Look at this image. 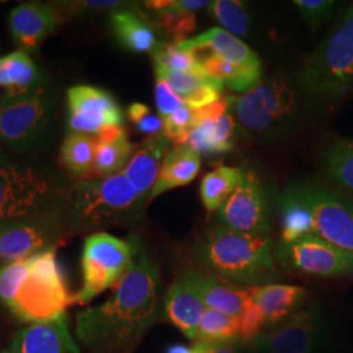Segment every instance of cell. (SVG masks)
Masks as SVG:
<instances>
[{"mask_svg":"<svg viewBox=\"0 0 353 353\" xmlns=\"http://www.w3.org/2000/svg\"><path fill=\"white\" fill-rule=\"evenodd\" d=\"M160 274L140 246L108 301L76 314L79 341L90 353H134L157 322Z\"/></svg>","mask_w":353,"mask_h":353,"instance_id":"cell-1","label":"cell"},{"mask_svg":"<svg viewBox=\"0 0 353 353\" xmlns=\"http://www.w3.org/2000/svg\"><path fill=\"white\" fill-rule=\"evenodd\" d=\"M58 248L0 265V303L19 322L55 319L75 303L58 265Z\"/></svg>","mask_w":353,"mask_h":353,"instance_id":"cell-2","label":"cell"},{"mask_svg":"<svg viewBox=\"0 0 353 353\" xmlns=\"http://www.w3.org/2000/svg\"><path fill=\"white\" fill-rule=\"evenodd\" d=\"M192 255L208 272L246 288L274 284L280 276L270 234H249L216 225L196 241Z\"/></svg>","mask_w":353,"mask_h":353,"instance_id":"cell-3","label":"cell"},{"mask_svg":"<svg viewBox=\"0 0 353 353\" xmlns=\"http://www.w3.org/2000/svg\"><path fill=\"white\" fill-rule=\"evenodd\" d=\"M148 203L122 172L72 183L67 199L70 237L100 233L108 228L138 227Z\"/></svg>","mask_w":353,"mask_h":353,"instance_id":"cell-4","label":"cell"},{"mask_svg":"<svg viewBox=\"0 0 353 353\" xmlns=\"http://www.w3.org/2000/svg\"><path fill=\"white\" fill-rule=\"evenodd\" d=\"M70 186L46 166L0 156V225L64 202Z\"/></svg>","mask_w":353,"mask_h":353,"instance_id":"cell-5","label":"cell"},{"mask_svg":"<svg viewBox=\"0 0 353 353\" xmlns=\"http://www.w3.org/2000/svg\"><path fill=\"white\" fill-rule=\"evenodd\" d=\"M300 84L307 93L325 100H338L352 92L353 4L306 59Z\"/></svg>","mask_w":353,"mask_h":353,"instance_id":"cell-6","label":"cell"},{"mask_svg":"<svg viewBox=\"0 0 353 353\" xmlns=\"http://www.w3.org/2000/svg\"><path fill=\"white\" fill-rule=\"evenodd\" d=\"M140 246L137 237L122 240L106 232L89 234L81 256L83 285L75 294V303L85 305L115 287L125 276Z\"/></svg>","mask_w":353,"mask_h":353,"instance_id":"cell-7","label":"cell"},{"mask_svg":"<svg viewBox=\"0 0 353 353\" xmlns=\"http://www.w3.org/2000/svg\"><path fill=\"white\" fill-rule=\"evenodd\" d=\"M67 199L26 219L0 225V265L61 246L70 237Z\"/></svg>","mask_w":353,"mask_h":353,"instance_id":"cell-8","label":"cell"},{"mask_svg":"<svg viewBox=\"0 0 353 353\" xmlns=\"http://www.w3.org/2000/svg\"><path fill=\"white\" fill-rule=\"evenodd\" d=\"M0 140L20 152L33 150L43 139L54 117L55 102L43 87L1 100Z\"/></svg>","mask_w":353,"mask_h":353,"instance_id":"cell-9","label":"cell"},{"mask_svg":"<svg viewBox=\"0 0 353 353\" xmlns=\"http://www.w3.org/2000/svg\"><path fill=\"white\" fill-rule=\"evenodd\" d=\"M228 102L233 105L242 126L263 134L290 118L296 106V92L284 77H270L239 97L228 99Z\"/></svg>","mask_w":353,"mask_h":353,"instance_id":"cell-10","label":"cell"},{"mask_svg":"<svg viewBox=\"0 0 353 353\" xmlns=\"http://www.w3.org/2000/svg\"><path fill=\"white\" fill-rule=\"evenodd\" d=\"M326 339V321L316 305L297 310L252 341L258 353H316Z\"/></svg>","mask_w":353,"mask_h":353,"instance_id":"cell-11","label":"cell"},{"mask_svg":"<svg viewBox=\"0 0 353 353\" xmlns=\"http://www.w3.org/2000/svg\"><path fill=\"white\" fill-rule=\"evenodd\" d=\"M275 255L280 265L293 272L313 276H339L353 272V255L316 234L292 242H279Z\"/></svg>","mask_w":353,"mask_h":353,"instance_id":"cell-12","label":"cell"},{"mask_svg":"<svg viewBox=\"0 0 353 353\" xmlns=\"http://www.w3.org/2000/svg\"><path fill=\"white\" fill-rule=\"evenodd\" d=\"M290 190L312 214L314 234L353 255V205L327 190L314 186Z\"/></svg>","mask_w":353,"mask_h":353,"instance_id":"cell-13","label":"cell"},{"mask_svg":"<svg viewBox=\"0 0 353 353\" xmlns=\"http://www.w3.org/2000/svg\"><path fill=\"white\" fill-rule=\"evenodd\" d=\"M220 225L249 234H268L270 217L265 186L258 174L245 170L240 186L219 208Z\"/></svg>","mask_w":353,"mask_h":353,"instance_id":"cell-14","label":"cell"},{"mask_svg":"<svg viewBox=\"0 0 353 353\" xmlns=\"http://www.w3.org/2000/svg\"><path fill=\"white\" fill-rule=\"evenodd\" d=\"M68 132L99 135L109 127L123 125V113L113 96L92 85H75L67 90Z\"/></svg>","mask_w":353,"mask_h":353,"instance_id":"cell-15","label":"cell"},{"mask_svg":"<svg viewBox=\"0 0 353 353\" xmlns=\"http://www.w3.org/2000/svg\"><path fill=\"white\" fill-rule=\"evenodd\" d=\"M179 279L198 294L207 309L217 310L227 316L237 318L249 300V288L239 290L236 285L202 267L186 268Z\"/></svg>","mask_w":353,"mask_h":353,"instance_id":"cell-16","label":"cell"},{"mask_svg":"<svg viewBox=\"0 0 353 353\" xmlns=\"http://www.w3.org/2000/svg\"><path fill=\"white\" fill-rule=\"evenodd\" d=\"M62 19L52 4L28 1L10 12V29L20 50H36Z\"/></svg>","mask_w":353,"mask_h":353,"instance_id":"cell-17","label":"cell"},{"mask_svg":"<svg viewBox=\"0 0 353 353\" xmlns=\"http://www.w3.org/2000/svg\"><path fill=\"white\" fill-rule=\"evenodd\" d=\"M10 353H80L71 336L67 314L28 325L13 336Z\"/></svg>","mask_w":353,"mask_h":353,"instance_id":"cell-18","label":"cell"},{"mask_svg":"<svg viewBox=\"0 0 353 353\" xmlns=\"http://www.w3.org/2000/svg\"><path fill=\"white\" fill-rule=\"evenodd\" d=\"M176 43L181 50L208 51L234 67L262 75V62L259 57L246 43L221 28H211L196 37Z\"/></svg>","mask_w":353,"mask_h":353,"instance_id":"cell-19","label":"cell"},{"mask_svg":"<svg viewBox=\"0 0 353 353\" xmlns=\"http://www.w3.org/2000/svg\"><path fill=\"white\" fill-rule=\"evenodd\" d=\"M172 144L173 143L164 135L144 140L122 170L140 196L148 199V202L165 156L170 151Z\"/></svg>","mask_w":353,"mask_h":353,"instance_id":"cell-20","label":"cell"},{"mask_svg":"<svg viewBox=\"0 0 353 353\" xmlns=\"http://www.w3.org/2000/svg\"><path fill=\"white\" fill-rule=\"evenodd\" d=\"M207 306L181 279L176 280L164 299L165 319L176 326L188 339L195 341Z\"/></svg>","mask_w":353,"mask_h":353,"instance_id":"cell-21","label":"cell"},{"mask_svg":"<svg viewBox=\"0 0 353 353\" xmlns=\"http://www.w3.org/2000/svg\"><path fill=\"white\" fill-rule=\"evenodd\" d=\"M154 75L164 80L176 97L192 109H202L221 100L224 84L208 74L195 75L154 67Z\"/></svg>","mask_w":353,"mask_h":353,"instance_id":"cell-22","label":"cell"},{"mask_svg":"<svg viewBox=\"0 0 353 353\" xmlns=\"http://www.w3.org/2000/svg\"><path fill=\"white\" fill-rule=\"evenodd\" d=\"M252 301L265 316V325L272 327L294 314L306 299L303 287L288 284H267L249 288Z\"/></svg>","mask_w":353,"mask_h":353,"instance_id":"cell-23","label":"cell"},{"mask_svg":"<svg viewBox=\"0 0 353 353\" xmlns=\"http://www.w3.org/2000/svg\"><path fill=\"white\" fill-rule=\"evenodd\" d=\"M201 166V154L186 144L172 148L165 156L157 181L150 195V202L169 190L189 185L198 176Z\"/></svg>","mask_w":353,"mask_h":353,"instance_id":"cell-24","label":"cell"},{"mask_svg":"<svg viewBox=\"0 0 353 353\" xmlns=\"http://www.w3.org/2000/svg\"><path fill=\"white\" fill-rule=\"evenodd\" d=\"M138 145L132 144L123 127H109L96 135V152L93 174L100 176H114L121 173Z\"/></svg>","mask_w":353,"mask_h":353,"instance_id":"cell-25","label":"cell"},{"mask_svg":"<svg viewBox=\"0 0 353 353\" xmlns=\"http://www.w3.org/2000/svg\"><path fill=\"white\" fill-rule=\"evenodd\" d=\"M234 119L230 114L204 119L190 132L186 145L199 154H221L233 150Z\"/></svg>","mask_w":353,"mask_h":353,"instance_id":"cell-26","label":"cell"},{"mask_svg":"<svg viewBox=\"0 0 353 353\" xmlns=\"http://www.w3.org/2000/svg\"><path fill=\"white\" fill-rule=\"evenodd\" d=\"M43 87L37 64L28 51L16 50L0 57V88L8 96H19Z\"/></svg>","mask_w":353,"mask_h":353,"instance_id":"cell-27","label":"cell"},{"mask_svg":"<svg viewBox=\"0 0 353 353\" xmlns=\"http://www.w3.org/2000/svg\"><path fill=\"white\" fill-rule=\"evenodd\" d=\"M110 26L117 41L132 52H152L159 45L151 24L135 11L121 8L110 12Z\"/></svg>","mask_w":353,"mask_h":353,"instance_id":"cell-28","label":"cell"},{"mask_svg":"<svg viewBox=\"0 0 353 353\" xmlns=\"http://www.w3.org/2000/svg\"><path fill=\"white\" fill-rule=\"evenodd\" d=\"M210 1L203 0H172L170 6L161 11L153 13L157 19V26L173 38V42H182L196 29L195 12L205 8Z\"/></svg>","mask_w":353,"mask_h":353,"instance_id":"cell-29","label":"cell"},{"mask_svg":"<svg viewBox=\"0 0 353 353\" xmlns=\"http://www.w3.org/2000/svg\"><path fill=\"white\" fill-rule=\"evenodd\" d=\"M245 169L233 166H220L203 178L201 196L205 210L211 214L219 211L228 198L240 186Z\"/></svg>","mask_w":353,"mask_h":353,"instance_id":"cell-30","label":"cell"},{"mask_svg":"<svg viewBox=\"0 0 353 353\" xmlns=\"http://www.w3.org/2000/svg\"><path fill=\"white\" fill-rule=\"evenodd\" d=\"M96 138L87 134L68 132L61 147V163L75 178H88L94 168Z\"/></svg>","mask_w":353,"mask_h":353,"instance_id":"cell-31","label":"cell"},{"mask_svg":"<svg viewBox=\"0 0 353 353\" xmlns=\"http://www.w3.org/2000/svg\"><path fill=\"white\" fill-rule=\"evenodd\" d=\"M194 54L198 57L199 62L208 75L212 76L214 79L237 93H246L262 81L261 74L241 70L239 67L221 61L208 51H196Z\"/></svg>","mask_w":353,"mask_h":353,"instance_id":"cell-32","label":"cell"},{"mask_svg":"<svg viewBox=\"0 0 353 353\" xmlns=\"http://www.w3.org/2000/svg\"><path fill=\"white\" fill-rule=\"evenodd\" d=\"M281 210V240L292 242L303 236L314 234V224L309 210L300 202L290 189L280 196Z\"/></svg>","mask_w":353,"mask_h":353,"instance_id":"cell-33","label":"cell"},{"mask_svg":"<svg viewBox=\"0 0 353 353\" xmlns=\"http://www.w3.org/2000/svg\"><path fill=\"white\" fill-rule=\"evenodd\" d=\"M151 54L154 67L195 75L207 74L198 57L194 52L181 50L176 42H159Z\"/></svg>","mask_w":353,"mask_h":353,"instance_id":"cell-34","label":"cell"},{"mask_svg":"<svg viewBox=\"0 0 353 353\" xmlns=\"http://www.w3.org/2000/svg\"><path fill=\"white\" fill-rule=\"evenodd\" d=\"M207 13L216 20L223 29L234 37H242L249 30V13L245 3L237 0L210 1Z\"/></svg>","mask_w":353,"mask_h":353,"instance_id":"cell-35","label":"cell"},{"mask_svg":"<svg viewBox=\"0 0 353 353\" xmlns=\"http://www.w3.org/2000/svg\"><path fill=\"white\" fill-rule=\"evenodd\" d=\"M328 176L353 192V140H336L325 152Z\"/></svg>","mask_w":353,"mask_h":353,"instance_id":"cell-36","label":"cell"},{"mask_svg":"<svg viewBox=\"0 0 353 353\" xmlns=\"http://www.w3.org/2000/svg\"><path fill=\"white\" fill-rule=\"evenodd\" d=\"M196 341L210 343L239 341L237 318L207 309L198 328Z\"/></svg>","mask_w":353,"mask_h":353,"instance_id":"cell-37","label":"cell"},{"mask_svg":"<svg viewBox=\"0 0 353 353\" xmlns=\"http://www.w3.org/2000/svg\"><path fill=\"white\" fill-rule=\"evenodd\" d=\"M164 122L165 138L170 140L176 145H182L186 143L190 132L194 130V127L202 122L201 110L192 109L188 105H182L178 108L176 112L170 114L163 119Z\"/></svg>","mask_w":353,"mask_h":353,"instance_id":"cell-38","label":"cell"},{"mask_svg":"<svg viewBox=\"0 0 353 353\" xmlns=\"http://www.w3.org/2000/svg\"><path fill=\"white\" fill-rule=\"evenodd\" d=\"M265 325V316L250 297L246 303L245 309L240 316H237V327H239V341H252L262 334V328Z\"/></svg>","mask_w":353,"mask_h":353,"instance_id":"cell-39","label":"cell"},{"mask_svg":"<svg viewBox=\"0 0 353 353\" xmlns=\"http://www.w3.org/2000/svg\"><path fill=\"white\" fill-rule=\"evenodd\" d=\"M127 114L135 128L141 134L148 135V138L163 135L164 132L163 119L160 118V115L157 117L152 114L151 109L147 105L135 102L128 108Z\"/></svg>","mask_w":353,"mask_h":353,"instance_id":"cell-40","label":"cell"},{"mask_svg":"<svg viewBox=\"0 0 353 353\" xmlns=\"http://www.w3.org/2000/svg\"><path fill=\"white\" fill-rule=\"evenodd\" d=\"M294 6L300 10L303 20L312 26L313 30H316L332 14V11L335 8V1H331V0H296Z\"/></svg>","mask_w":353,"mask_h":353,"instance_id":"cell-41","label":"cell"},{"mask_svg":"<svg viewBox=\"0 0 353 353\" xmlns=\"http://www.w3.org/2000/svg\"><path fill=\"white\" fill-rule=\"evenodd\" d=\"M154 99L157 112L161 119H165L173 112H176L178 108L183 105L176 96V93L170 89V87L161 79H156V87H154Z\"/></svg>","mask_w":353,"mask_h":353,"instance_id":"cell-42","label":"cell"},{"mask_svg":"<svg viewBox=\"0 0 353 353\" xmlns=\"http://www.w3.org/2000/svg\"><path fill=\"white\" fill-rule=\"evenodd\" d=\"M194 353H239L236 341H220V343H210V341H195L192 345Z\"/></svg>","mask_w":353,"mask_h":353,"instance_id":"cell-43","label":"cell"},{"mask_svg":"<svg viewBox=\"0 0 353 353\" xmlns=\"http://www.w3.org/2000/svg\"><path fill=\"white\" fill-rule=\"evenodd\" d=\"M165 353H194V351L192 347H188L183 344H173L165 351Z\"/></svg>","mask_w":353,"mask_h":353,"instance_id":"cell-44","label":"cell"},{"mask_svg":"<svg viewBox=\"0 0 353 353\" xmlns=\"http://www.w3.org/2000/svg\"><path fill=\"white\" fill-rule=\"evenodd\" d=\"M0 240H1V229H0Z\"/></svg>","mask_w":353,"mask_h":353,"instance_id":"cell-45","label":"cell"},{"mask_svg":"<svg viewBox=\"0 0 353 353\" xmlns=\"http://www.w3.org/2000/svg\"><path fill=\"white\" fill-rule=\"evenodd\" d=\"M0 112H1V105H0Z\"/></svg>","mask_w":353,"mask_h":353,"instance_id":"cell-46","label":"cell"},{"mask_svg":"<svg viewBox=\"0 0 353 353\" xmlns=\"http://www.w3.org/2000/svg\"><path fill=\"white\" fill-rule=\"evenodd\" d=\"M0 3H1V1H0Z\"/></svg>","mask_w":353,"mask_h":353,"instance_id":"cell-47","label":"cell"}]
</instances>
